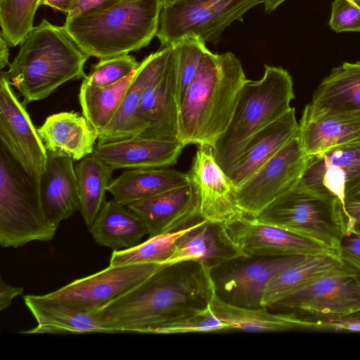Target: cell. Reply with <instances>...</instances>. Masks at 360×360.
Segmentation results:
<instances>
[{"mask_svg": "<svg viewBox=\"0 0 360 360\" xmlns=\"http://www.w3.org/2000/svg\"><path fill=\"white\" fill-rule=\"evenodd\" d=\"M0 140L2 146L37 181L46 169L48 150L8 81L0 75Z\"/></svg>", "mask_w": 360, "mask_h": 360, "instance_id": "cell-13", "label": "cell"}, {"mask_svg": "<svg viewBox=\"0 0 360 360\" xmlns=\"http://www.w3.org/2000/svg\"><path fill=\"white\" fill-rule=\"evenodd\" d=\"M329 25L336 32H360V0H334Z\"/></svg>", "mask_w": 360, "mask_h": 360, "instance_id": "cell-39", "label": "cell"}, {"mask_svg": "<svg viewBox=\"0 0 360 360\" xmlns=\"http://www.w3.org/2000/svg\"><path fill=\"white\" fill-rule=\"evenodd\" d=\"M164 265L159 263L109 265L98 273L77 279L44 296L84 310L96 311Z\"/></svg>", "mask_w": 360, "mask_h": 360, "instance_id": "cell-15", "label": "cell"}, {"mask_svg": "<svg viewBox=\"0 0 360 360\" xmlns=\"http://www.w3.org/2000/svg\"><path fill=\"white\" fill-rule=\"evenodd\" d=\"M343 207L347 217L348 232L360 235V190L345 198Z\"/></svg>", "mask_w": 360, "mask_h": 360, "instance_id": "cell-41", "label": "cell"}, {"mask_svg": "<svg viewBox=\"0 0 360 360\" xmlns=\"http://www.w3.org/2000/svg\"><path fill=\"white\" fill-rule=\"evenodd\" d=\"M188 183V173L174 169H133L111 180L108 191L116 202L127 206Z\"/></svg>", "mask_w": 360, "mask_h": 360, "instance_id": "cell-27", "label": "cell"}, {"mask_svg": "<svg viewBox=\"0 0 360 360\" xmlns=\"http://www.w3.org/2000/svg\"><path fill=\"white\" fill-rule=\"evenodd\" d=\"M160 0H115L71 20L64 26L79 46L98 59L129 54L157 35Z\"/></svg>", "mask_w": 360, "mask_h": 360, "instance_id": "cell-4", "label": "cell"}, {"mask_svg": "<svg viewBox=\"0 0 360 360\" xmlns=\"http://www.w3.org/2000/svg\"><path fill=\"white\" fill-rule=\"evenodd\" d=\"M89 232L99 245L115 250L133 248L148 235L141 218L114 200L104 202Z\"/></svg>", "mask_w": 360, "mask_h": 360, "instance_id": "cell-28", "label": "cell"}, {"mask_svg": "<svg viewBox=\"0 0 360 360\" xmlns=\"http://www.w3.org/2000/svg\"><path fill=\"white\" fill-rule=\"evenodd\" d=\"M23 288L13 287L7 284L1 278L0 280V310L6 309L14 297L22 294Z\"/></svg>", "mask_w": 360, "mask_h": 360, "instance_id": "cell-43", "label": "cell"}, {"mask_svg": "<svg viewBox=\"0 0 360 360\" xmlns=\"http://www.w3.org/2000/svg\"><path fill=\"white\" fill-rule=\"evenodd\" d=\"M40 3L41 0H0L1 34L9 46L20 45L32 30Z\"/></svg>", "mask_w": 360, "mask_h": 360, "instance_id": "cell-35", "label": "cell"}, {"mask_svg": "<svg viewBox=\"0 0 360 360\" xmlns=\"http://www.w3.org/2000/svg\"><path fill=\"white\" fill-rule=\"evenodd\" d=\"M263 0H181L162 8L157 37L160 48L187 35L197 36L214 44L224 30Z\"/></svg>", "mask_w": 360, "mask_h": 360, "instance_id": "cell-9", "label": "cell"}, {"mask_svg": "<svg viewBox=\"0 0 360 360\" xmlns=\"http://www.w3.org/2000/svg\"><path fill=\"white\" fill-rule=\"evenodd\" d=\"M174 48V44L160 48L140 63L115 116L98 134V142L117 140L141 134L136 112L142 94L164 68Z\"/></svg>", "mask_w": 360, "mask_h": 360, "instance_id": "cell-22", "label": "cell"}, {"mask_svg": "<svg viewBox=\"0 0 360 360\" xmlns=\"http://www.w3.org/2000/svg\"><path fill=\"white\" fill-rule=\"evenodd\" d=\"M285 0H263L264 10L266 13H269L274 11L278 6H280Z\"/></svg>", "mask_w": 360, "mask_h": 360, "instance_id": "cell-46", "label": "cell"}, {"mask_svg": "<svg viewBox=\"0 0 360 360\" xmlns=\"http://www.w3.org/2000/svg\"><path fill=\"white\" fill-rule=\"evenodd\" d=\"M345 266V264L335 255L309 256L283 269L270 280L263 293L262 306L271 308L317 278Z\"/></svg>", "mask_w": 360, "mask_h": 360, "instance_id": "cell-30", "label": "cell"}, {"mask_svg": "<svg viewBox=\"0 0 360 360\" xmlns=\"http://www.w3.org/2000/svg\"><path fill=\"white\" fill-rule=\"evenodd\" d=\"M25 305L35 318L36 328L22 333H107L96 311L84 310L43 295L24 296Z\"/></svg>", "mask_w": 360, "mask_h": 360, "instance_id": "cell-25", "label": "cell"}, {"mask_svg": "<svg viewBox=\"0 0 360 360\" xmlns=\"http://www.w3.org/2000/svg\"><path fill=\"white\" fill-rule=\"evenodd\" d=\"M90 56L76 43L65 26L44 18L20 44L17 56L4 76L23 97V104L47 98L63 84L84 79Z\"/></svg>", "mask_w": 360, "mask_h": 360, "instance_id": "cell-3", "label": "cell"}, {"mask_svg": "<svg viewBox=\"0 0 360 360\" xmlns=\"http://www.w3.org/2000/svg\"><path fill=\"white\" fill-rule=\"evenodd\" d=\"M307 158L297 133L252 176L234 188L235 202L241 213L256 218L278 198L293 188Z\"/></svg>", "mask_w": 360, "mask_h": 360, "instance_id": "cell-10", "label": "cell"}, {"mask_svg": "<svg viewBox=\"0 0 360 360\" xmlns=\"http://www.w3.org/2000/svg\"><path fill=\"white\" fill-rule=\"evenodd\" d=\"M223 231L227 240L244 257L296 255L339 257L336 249L243 214L223 223Z\"/></svg>", "mask_w": 360, "mask_h": 360, "instance_id": "cell-11", "label": "cell"}, {"mask_svg": "<svg viewBox=\"0 0 360 360\" xmlns=\"http://www.w3.org/2000/svg\"><path fill=\"white\" fill-rule=\"evenodd\" d=\"M42 5L61 11L67 15L71 10L72 0H41L40 6Z\"/></svg>", "mask_w": 360, "mask_h": 360, "instance_id": "cell-44", "label": "cell"}, {"mask_svg": "<svg viewBox=\"0 0 360 360\" xmlns=\"http://www.w3.org/2000/svg\"><path fill=\"white\" fill-rule=\"evenodd\" d=\"M9 45L5 41L1 34H0V68L2 70L6 66H9Z\"/></svg>", "mask_w": 360, "mask_h": 360, "instance_id": "cell-45", "label": "cell"}, {"mask_svg": "<svg viewBox=\"0 0 360 360\" xmlns=\"http://www.w3.org/2000/svg\"><path fill=\"white\" fill-rule=\"evenodd\" d=\"M299 123L295 108L257 131L247 143L228 177L236 188L297 134Z\"/></svg>", "mask_w": 360, "mask_h": 360, "instance_id": "cell-24", "label": "cell"}, {"mask_svg": "<svg viewBox=\"0 0 360 360\" xmlns=\"http://www.w3.org/2000/svg\"><path fill=\"white\" fill-rule=\"evenodd\" d=\"M134 73L106 86H93L82 83L79 101L82 115L98 134L115 116Z\"/></svg>", "mask_w": 360, "mask_h": 360, "instance_id": "cell-33", "label": "cell"}, {"mask_svg": "<svg viewBox=\"0 0 360 360\" xmlns=\"http://www.w3.org/2000/svg\"><path fill=\"white\" fill-rule=\"evenodd\" d=\"M247 80L233 53H207L180 105L179 139L185 146L212 148L228 127Z\"/></svg>", "mask_w": 360, "mask_h": 360, "instance_id": "cell-2", "label": "cell"}, {"mask_svg": "<svg viewBox=\"0 0 360 360\" xmlns=\"http://www.w3.org/2000/svg\"><path fill=\"white\" fill-rule=\"evenodd\" d=\"M181 0H160L162 8L169 7Z\"/></svg>", "mask_w": 360, "mask_h": 360, "instance_id": "cell-47", "label": "cell"}, {"mask_svg": "<svg viewBox=\"0 0 360 360\" xmlns=\"http://www.w3.org/2000/svg\"><path fill=\"white\" fill-rule=\"evenodd\" d=\"M271 308L292 314L307 330L360 313V274L345 264L317 278Z\"/></svg>", "mask_w": 360, "mask_h": 360, "instance_id": "cell-8", "label": "cell"}, {"mask_svg": "<svg viewBox=\"0 0 360 360\" xmlns=\"http://www.w3.org/2000/svg\"><path fill=\"white\" fill-rule=\"evenodd\" d=\"M230 330V326L216 316L210 304L201 311L174 319L157 326L151 334L172 335Z\"/></svg>", "mask_w": 360, "mask_h": 360, "instance_id": "cell-37", "label": "cell"}, {"mask_svg": "<svg viewBox=\"0 0 360 360\" xmlns=\"http://www.w3.org/2000/svg\"><path fill=\"white\" fill-rule=\"evenodd\" d=\"M115 171L94 154L86 155L75 166L80 198L79 212L90 227L104 202L108 186Z\"/></svg>", "mask_w": 360, "mask_h": 360, "instance_id": "cell-32", "label": "cell"}, {"mask_svg": "<svg viewBox=\"0 0 360 360\" xmlns=\"http://www.w3.org/2000/svg\"><path fill=\"white\" fill-rule=\"evenodd\" d=\"M127 207L144 222L149 237L179 230L202 217L191 182Z\"/></svg>", "mask_w": 360, "mask_h": 360, "instance_id": "cell-20", "label": "cell"}, {"mask_svg": "<svg viewBox=\"0 0 360 360\" xmlns=\"http://www.w3.org/2000/svg\"><path fill=\"white\" fill-rule=\"evenodd\" d=\"M194 221L179 230L148 237V240L133 248L122 250H115L111 255L109 265L121 266L143 263L167 264L174 252L176 240Z\"/></svg>", "mask_w": 360, "mask_h": 360, "instance_id": "cell-34", "label": "cell"}, {"mask_svg": "<svg viewBox=\"0 0 360 360\" xmlns=\"http://www.w3.org/2000/svg\"><path fill=\"white\" fill-rule=\"evenodd\" d=\"M185 146L179 139L137 135L98 142L93 154L114 170L163 168L175 165Z\"/></svg>", "mask_w": 360, "mask_h": 360, "instance_id": "cell-18", "label": "cell"}, {"mask_svg": "<svg viewBox=\"0 0 360 360\" xmlns=\"http://www.w3.org/2000/svg\"><path fill=\"white\" fill-rule=\"evenodd\" d=\"M115 0H72L70 11L65 20H71Z\"/></svg>", "mask_w": 360, "mask_h": 360, "instance_id": "cell-42", "label": "cell"}, {"mask_svg": "<svg viewBox=\"0 0 360 360\" xmlns=\"http://www.w3.org/2000/svg\"><path fill=\"white\" fill-rule=\"evenodd\" d=\"M298 136L307 157L335 146L360 142V116L300 121Z\"/></svg>", "mask_w": 360, "mask_h": 360, "instance_id": "cell-31", "label": "cell"}, {"mask_svg": "<svg viewBox=\"0 0 360 360\" xmlns=\"http://www.w3.org/2000/svg\"><path fill=\"white\" fill-rule=\"evenodd\" d=\"M309 256L233 259L211 271L215 292L233 305L247 308L262 307L263 293L270 280L283 269Z\"/></svg>", "mask_w": 360, "mask_h": 360, "instance_id": "cell-12", "label": "cell"}, {"mask_svg": "<svg viewBox=\"0 0 360 360\" xmlns=\"http://www.w3.org/2000/svg\"><path fill=\"white\" fill-rule=\"evenodd\" d=\"M360 116V61L345 62L321 82L300 121Z\"/></svg>", "mask_w": 360, "mask_h": 360, "instance_id": "cell-19", "label": "cell"}, {"mask_svg": "<svg viewBox=\"0 0 360 360\" xmlns=\"http://www.w3.org/2000/svg\"><path fill=\"white\" fill-rule=\"evenodd\" d=\"M139 65L140 63L129 54L100 59L91 66L82 83L93 86H109L134 73Z\"/></svg>", "mask_w": 360, "mask_h": 360, "instance_id": "cell-38", "label": "cell"}, {"mask_svg": "<svg viewBox=\"0 0 360 360\" xmlns=\"http://www.w3.org/2000/svg\"><path fill=\"white\" fill-rule=\"evenodd\" d=\"M73 161L68 155L48 150L45 171L37 181L45 216L56 227L80 209Z\"/></svg>", "mask_w": 360, "mask_h": 360, "instance_id": "cell-21", "label": "cell"}, {"mask_svg": "<svg viewBox=\"0 0 360 360\" xmlns=\"http://www.w3.org/2000/svg\"><path fill=\"white\" fill-rule=\"evenodd\" d=\"M340 200L360 190V142L308 156L295 186Z\"/></svg>", "mask_w": 360, "mask_h": 360, "instance_id": "cell-14", "label": "cell"}, {"mask_svg": "<svg viewBox=\"0 0 360 360\" xmlns=\"http://www.w3.org/2000/svg\"><path fill=\"white\" fill-rule=\"evenodd\" d=\"M256 219L336 250L348 232L347 217L340 200L295 187L278 198Z\"/></svg>", "mask_w": 360, "mask_h": 360, "instance_id": "cell-7", "label": "cell"}, {"mask_svg": "<svg viewBox=\"0 0 360 360\" xmlns=\"http://www.w3.org/2000/svg\"><path fill=\"white\" fill-rule=\"evenodd\" d=\"M243 257L227 240L223 223L200 217L176 241L167 264L182 261L202 264L210 271L233 259Z\"/></svg>", "mask_w": 360, "mask_h": 360, "instance_id": "cell-23", "label": "cell"}, {"mask_svg": "<svg viewBox=\"0 0 360 360\" xmlns=\"http://www.w3.org/2000/svg\"><path fill=\"white\" fill-rule=\"evenodd\" d=\"M47 150L79 161L94 153L98 134L83 115L61 112L49 116L37 128Z\"/></svg>", "mask_w": 360, "mask_h": 360, "instance_id": "cell-26", "label": "cell"}, {"mask_svg": "<svg viewBox=\"0 0 360 360\" xmlns=\"http://www.w3.org/2000/svg\"><path fill=\"white\" fill-rule=\"evenodd\" d=\"M340 260L360 274V235L353 232L345 233L338 247Z\"/></svg>", "mask_w": 360, "mask_h": 360, "instance_id": "cell-40", "label": "cell"}, {"mask_svg": "<svg viewBox=\"0 0 360 360\" xmlns=\"http://www.w3.org/2000/svg\"><path fill=\"white\" fill-rule=\"evenodd\" d=\"M178 66L176 79V101L180 108L186 92L194 79L200 63L210 52L205 41L200 37L187 35L177 41Z\"/></svg>", "mask_w": 360, "mask_h": 360, "instance_id": "cell-36", "label": "cell"}, {"mask_svg": "<svg viewBox=\"0 0 360 360\" xmlns=\"http://www.w3.org/2000/svg\"><path fill=\"white\" fill-rule=\"evenodd\" d=\"M211 308L220 320L230 326L231 330L248 332H281L307 330L305 324L287 312L269 311L266 307L247 308L231 304L214 292Z\"/></svg>", "mask_w": 360, "mask_h": 360, "instance_id": "cell-29", "label": "cell"}, {"mask_svg": "<svg viewBox=\"0 0 360 360\" xmlns=\"http://www.w3.org/2000/svg\"><path fill=\"white\" fill-rule=\"evenodd\" d=\"M294 98L292 77L281 67L265 65L261 79L246 81L228 127L212 147L216 162L227 176L249 140L285 114Z\"/></svg>", "mask_w": 360, "mask_h": 360, "instance_id": "cell-5", "label": "cell"}, {"mask_svg": "<svg viewBox=\"0 0 360 360\" xmlns=\"http://www.w3.org/2000/svg\"><path fill=\"white\" fill-rule=\"evenodd\" d=\"M214 292L209 269L182 261L164 265L96 314L108 333L151 334L164 323L205 309Z\"/></svg>", "mask_w": 360, "mask_h": 360, "instance_id": "cell-1", "label": "cell"}, {"mask_svg": "<svg viewBox=\"0 0 360 360\" xmlns=\"http://www.w3.org/2000/svg\"><path fill=\"white\" fill-rule=\"evenodd\" d=\"M58 227L47 220L37 181L8 151L0 148V244L18 248L32 241H49Z\"/></svg>", "mask_w": 360, "mask_h": 360, "instance_id": "cell-6", "label": "cell"}, {"mask_svg": "<svg viewBox=\"0 0 360 360\" xmlns=\"http://www.w3.org/2000/svg\"><path fill=\"white\" fill-rule=\"evenodd\" d=\"M173 44L174 50L165 66L142 94L136 112L141 136L179 139L178 49Z\"/></svg>", "mask_w": 360, "mask_h": 360, "instance_id": "cell-16", "label": "cell"}, {"mask_svg": "<svg viewBox=\"0 0 360 360\" xmlns=\"http://www.w3.org/2000/svg\"><path fill=\"white\" fill-rule=\"evenodd\" d=\"M188 175L204 219L224 223L242 214L235 202L234 187L216 162L211 146H198Z\"/></svg>", "mask_w": 360, "mask_h": 360, "instance_id": "cell-17", "label": "cell"}]
</instances>
